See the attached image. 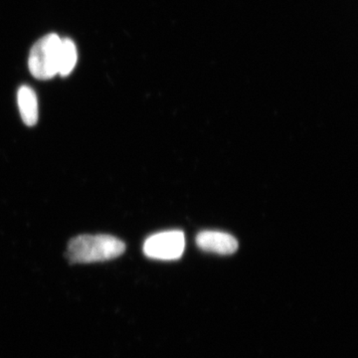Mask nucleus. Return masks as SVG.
Masks as SVG:
<instances>
[{
	"label": "nucleus",
	"mask_w": 358,
	"mask_h": 358,
	"mask_svg": "<svg viewBox=\"0 0 358 358\" xmlns=\"http://www.w3.org/2000/svg\"><path fill=\"white\" fill-rule=\"evenodd\" d=\"M78 59L77 49L72 40L61 39L60 51H59L58 74L66 77L71 74Z\"/></svg>",
	"instance_id": "423d86ee"
},
{
	"label": "nucleus",
	"mask_w": 358,
	"mask_h": 358,
	"mask_svg": "<svg viewBox=\"0 0 358 358\" xmlns=\"http://www.w3.org/2000/svg\"><path fill=\"white\" fill-rule=\"evenodd\" d=\"M196 244L203 251L231 255L238 249V242L232 235L219 231H203L196 237Z\"/></svg>",
	"instance_id": "20e7f679"
},
{
	"label": "nucleus",
	"mask_w": 358,
	"mask_h": 358,
	"mask_svg": "<svg viewBox=\"0 0 358 358\" xmlns=\"http://www.w3.org/2000/svg\"><path fill=\"white\" fill-rule=\"evenodd\" d=\"M185 249V237L181 231H166L148 238L143 245L145 255L157 260H176Z\"/></svg>",
	"instance_id": "7ed1b4c3"
},
{
	"label": "nucleus",
	"mask_w": 358,
	"mask_h": 358,
	"mask_svg": "<svg viewBox=\"0 0 358 358\" xmlns=\"http://www.w3.org/2000/svg\"><path fill=\"white\" fill-rule=\"evenodd\" d=\"M21 117L27 126L32 127L38 121V101L31 88L22 86L17 94Z\"/></svg>",
	"instance_id": "39448f33"
},
{
	"label": "nucleus",
	"mask_w": 358,
	"mask_h": 358,
	"mask_svg": "<svg viewBox=\"0 0 358 358\" xmlns=\"http://www.w3.org/2000/svg\"><path fill=\"white\" fill-rule=\"evenodd\" d=\"M60 46V37L53 33L42 37L34 44L28 61L33 76L39 80H48L58 74Z\"/></svg>",
	"instance_id": "f03ea898"
},
{
	"label": "nucleus",
	"mask_w": 358,
	"mask_h": 358,
	"mask_svg": "<svg viewBox=\"0 0 358 358\" xmlns=\"http://www.w3.org/2000/svg\"><path fill=\"white\" fill-rule=\"evenodd\" d=\"M126 245L110 235H81L71 240L66 255L71 263H96L113 260L124 254Z\"/></svg>",
	"instance_id": "f257e3e1"
}]
</instances>
